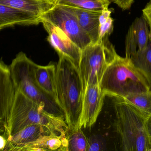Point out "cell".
Instances as JSON below:
<instances>
[{
	"label": "cell",
	"instance_id": "1",
	"mask_svg": "<svg viewBox=\"0 0 151 151\" xmlns=\"http://www.w3.org/2000/svg\"><path fill=\"white\" fill-rule=\"evenodd\" d=\"M56 65L55 83L58 102L66 115L68 129L79 128L83 106V83L73 61L60 55Z\"/></svg>",
	"mask_w": 151,
	"mask_h": 151
},
{
	"label": "cell",
	"instance_id": "2",
	"mask_svg": "<svg viewBox=\"0 0 151 151\" xmlns=\"http://www.w3.org/2000/svg\"><path fill=\"white\" fill-rule=\"evenodd\" d=\"M100 85L105 96L114 98L151 90V82L146 76L130 58L119 55L108 67Z\"/></svg>",
	"mask_w": 151,
	"mask_h": 151
},
{
	"label": "cell",
	"instance_id": "3",
	"mask_svg": "<svg viewBox=\"0 0 151 151\" xmlns=\"http://www.w3.org/2000/svg\"><path fill=\"white\" fill-rule=\"evenodd\" d=\"M114 126L121 139L123 151H150L151 144L147 132V115L120 98H115Z\"/></svg>",
	"mask_w": 151,
	"mask_h": 151
},
{
	"label": "cell",
	"instance_id": "4",
	"mask_svg": "<svg viewBox=\"0 0 151 151\" xmlns=\"http://www.w3.org/2000/svg\"><path fill=\"white\" fill-rule=\"evenodd\" d=\"M37 64L23 52L18 53L9 66L17 90L35 101L51 115L66 121V115L57 100L38 84L35 76Z\"/></svg>",
	"mask_w": 151,
	"mask_h": 151
},
{
	"label": "cell",
	"instance_id": "5",
	"mask_svg": "<svg viewBox=\"0 0 151 151\" xmlns=\"http://www.w3.org/2000/svg\"><path fill=\"white\" fill-rule=\"evenodd\" d=\"M34 124L45 125L60 136L66 135L68 129L65 120L49 114L42 107L17 90L10 119V137Z\"/></svg>",
	"mask_w": 151,
	"mask_h": 151
},
{
	"label": "cell",
	"instance_id": "6",
	"mask_svg": "<svg viewBox=\"0 0 151 151\" xmlns=\"http://www.w3.org/2000/svg\"><path fill=\"white\" fill-rule=\"evenodd\" d=\"M118 55L109 40V36L91 43L82 50L78 70L83 93L89 86L100 84L108 67Z\"/></svg>",
	"mask_w": 151,
	"mask_h": 151
},
{
	"label": "cell",
	"instance_id": "7",
	"mask_svg": "<svg viewBox=\"0 0 151 151\" xmlns=\"http://www.w3.org/2000/svg\"><path fill=\"white\" fill-rule=\"evenodd\" d=\"M41 19L59 27L83 50L92 43L89 35L83 29L73 8L54 5L41 16Z\"/></svg>",
	"mask_w": 151,
	"mask_h": 151
},
{
	"label": "cell",
	"instance_id": "8",
	"mask_svg": "<svg viewBox=\"0 0 151 151\" xmlns=\"http://www.w3.org/2000/svg\"><path fill=\"white\" fill-rule=\"evenodd\" d=\"M17 89L9 67L1 61L0 64V126L1 136L7 141L10 137L9 127Z\"/></svg>",
	"mask_w": 151,
	"mask_h": 151
},
{
	"label": "cell",
	"instance_id": "9",
	"mask_svg": "<svg viewBox=\"0 0 151 151\" xmlns=\"http://www.w3.org/2000/svg\"><path fill=\"white\" fill-rule=\"evenodd\" d=\"M105 96L100 84L89 86L83 94V106L79 128H91L102 109Z\"/></svg>",
	"mask_w": 151,
	"mask_h": 151
},
{
	"label": "cell",
	"instance_id": "10",
	"mask_svg": "<svg viewBox=\"0 0 151 151\" xmlns=\"http://www.w3.org/2000/svg\"><path fill=\"white\" fill-rule=\"evenodd\" d=\"M42 23L48 34L47 40L58 55L68 57L78 68L82 50L59 27L43 20Z\"/></svg>",
	"mask_w": 151,
	"mask_h": 151
},
{
	"label": "cell",
	"instance_id": "11",
	"mask_svg": "<svg viewBox=\"0 0 151 151\" xmlns=\"http://www.w3.org/2000/svg\"><path fill=\"white\" fill-rule=\"evenodd\" d=\"M151 39L149 25L142 15L129 28L125 39V57L130 58L136 51L144 49Z\"/></svg>",
	"mask_w": 151,
	"mask_h": 151
},
{
	"label": "cell",
	"instance_id": "12",
	"mask_svg": "<svg viewBox=\"0 0 151 151\" xmlns=\"http://www.w3.org/2000/svg\"><path fill=\"white\" fill-rule=\"evenodd\" d=\"M52 134L57 135L45 125L32 124L10 136L3 151H20L22 147L26 145L35 142L45 136Z\"/></svg>",
	"mask_w": 151,
	"mask_h": 151
},
{
	"label": "cell",
	"instance_id": "13",
	"mask_svg": "<svg viewBox=\"0 0 151 151\" xmlns=\"http://www.w3.org/2000/svg\"><path fill=\"white\" fill-rule=\"evenodd\" d=\"M41 17L30 12L0 4V29L14 26L37 25Z\"/></svg>",
	"mask_w": 151,
	"mask_h": 151
},
{
	"label": "cell",
	"instance_id": "14",
	"mask_svg": "<svg viewBox=\"0 0 151 151\" xmlns=\"http://www.w3.org/2000/svg\"><path fill=\"white\" fill-rule=\"evenodd\" d=\"M83 29L89 35L93 43L99 40L100 17L102 13L73 8Z\"/></svg>",
	"mask_w": 151,
	"mask_h": 151
},
{
	"label": "cell",
	"instance_id": "15",
	"mask_svg": "<svg viewBox=\"0 0 151 151\" xmlns=\"http://www.w3.org/2000/svg\"><path fill=\"white\" fill-rule=\"evenodd\" d=\"M20 151H68L67 134L62 136L54 134L45 136L26 145Z\"/></svg>",
	"mask_w": 151,
	"mask_h": 151
},
{
	"label": "cell",
	"instance_id": "16",
	"mask_svg": "<svg viewBox=\"0 0 151 151\" xmlns=\"http://www.w3.org/2000/svg\"><path fill=\"white\" fill-rule=\"evenodd\" d=\"M0 4L30 12L40 17L54 5L52 0H0Z\"/></svg>",
	"mask_w": 151,
	"mask_h": 151
},
{
	"label": "cell",
	"instance_id": "17",
	"mask_svg": "<svg viewBox=\"0 0 151 151\" xmlns=\"http://www.w3.org/2000/svg\"><path fill=\"white\" fill-rule=\"evenodd\" d=\"M55 72L56 66L54 63H49L46 66L37 64L35 76L38 84L42 89L57 100Z\"/></svg>",
	"mask_w": 151,
	"mask_h": 151
},
{
	"label": "cell",
	"instance_id": "18",
	"mask_svg": "<svg viewBox=\"0 0 151 151\" xmlns=\"http://www.w3.org/2000/svg\"><path fill=\"white\" fill-rule=\"evenodd\" d=\"M54 5L102 13L109 9L111 0H52Z\"/></svg>",
	"mask_w": 151,
	"mask_h": 151
},
{
	"label": "cell",
	"instance_id": "19",
	"mask_svg": "<svg viewBox=\"0 0 151 151\" xmlns=\"http://www.w3.org/2000/svg\"><path fill=\"white\" fill-rule=\"evenodd\" d=\"M130 59L134 66L141 70L151 82V39L145 48L136 51Z\"/></svg>",
	"mask_w": 151,
	"mask_h": 151
},
{
	"label": "cell",
	"instance_id": "20",
	"mask_svg": "<svg viewBox=\"0 0 151 151\" xmlns=\"http://www.w3.org/2000/svg\"><path fill=\"white\" fill-rule=\"evenodd\" d=\"M68 151H87L88 140L82 129H68L67 132Z\"/></svg>",
	"mask_w": 151,
	"mask_h": 151
},
{
	"label": "cell",
	"instance_id": "21",
	"mask_svg": "<svg viewBox=\"0 0 151 151\" xmlns=\"http://www.w3.org/2000/svg\"><path fill=\"white\" fill-rule=\"evenodd\" d=\"M120 99L129 102L147 115L151 114V90L131 93Z\"/></svg>",
	"mask_w": 151,
	"mask_h": 151
},
{
	"label": "cell",
	"instance_id": "22",
	"mask_svg": "<svg viewBox=\"0 0 151 151\" xmlns=\"http://www.w3.org/2000/svg\"><path fill=\"white\" fill-rule=\"evenodd\" d=\"M111 9H108L102 12L100 17L99 40L106 36H109L113 30V21L110 14Z\"/></svg>",
	"mask_w": 151,
	"mask_h": 151
},
{
	"label": "cell",
	"instance_id": "23",
	"mask_svg": "<svg viewBox=\"0 0 151 151\" xmlns=\"http://www.w3.org/2000/svg\"><path fill=\"white\" fill-rule=\"evenodd\" d=\"M87 151H103L105 150L104 140L97 136H92L87 138Z\"/></svg>",
	"mask_w": 151,
	"mask_h": 151
},
{
	"label": "cell",
	"instance_id": "24",
	"mask_svg": "<svg viewBox=\"0 0 151 151\" xmlns=\"http://www.w3.org/2000/svg\"><path fill=\"white\" fill-rule=\"evenodd\" d=\"M142 15L149 25L151 34V0H150L145 8L142 10Z\"/></svg>",
	"mask_w": 151,
	"mask_h": 151
},
{
	"label": "cell",
	"instance_id": "25",
	"mask_svg": "<svg viewBox=\"0 0 151 151\" xmlns=\"http://www.w3.org/2000/svg\"><path fill=\"white\" fill-rule=\"evenodd\" d=\"M134 0H111V1L116 4L123 10L130 8Z\"/></svg>",
	"mask_w": 151,
	"mask_h": 151
},
{
	"label": "cell",
	"instance_id": "26",
	"mask_svg": "<svg viewBox=\"0 0 151 151\" xmlns=\"http://www.w3.org/2000/svg\"><path fill=\"white\" fill-rule=\"evenodd\" d=\"M145 127L147 132L151 144V114L148 115L146 118Z\"/></svg>",
	"mask_w": 151,
	"mask_h": 151
},
{
	"label": "cell",
	"instance_id": "27",
	"mask_svg": "<svg viewBox=\"0 0 151 151\" xmlns=\"http://www.w3.org/2000/svg\"><path fill=\"white\" fill-rule=\"evenodd\" d=\"M150 151H151V149H150Z\"/></svg>",
	"mask_w": 151,
	"mask_h": 151
}]
</instances>
